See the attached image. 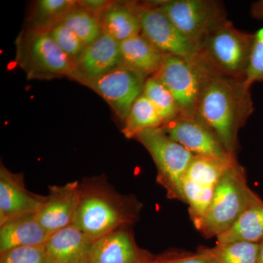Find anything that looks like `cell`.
Returning a JSON list of instances; mask_svg holds the SVG:
<instances>
[{
  "label": "cell",
  "mask_w": 263,
  "mask_h": 263,
  "mask_svg": "<svg viewBox=\"0 0 263 263\" xmlns=\"http://www.w3.org/2000/svg\"><path fill=\"white\" fill-rule=\"evenodd\" d=\"M253 110L250 88L246 86L245 81L211 70L204 82L194 118L206 126L227 152L234 156L238 132Z\"/></svg>",
  "instance_id": "obj_1"
},
{
  "label": "cell",
  "mask_w": 263,
  "mask_h": 263,
  "mask_svg": "<svg viewBox=\"0 0 263 263\" xmlns=\"http://www.w3.org/2000/svg\"><path fill=\"white\" fill-rule=\"evenodd\" d=\"M262 200L247 184L245 170L235 162L216 185L210 205L197 229L205 238L217 237L248 208Z\"/></svg>",
  "instance_id": "obj_2"
},
{
  "label": "cell",
  "mask_w": 263,
  "mask_h": 263,
  "mask_svg": "<svg viewBox=\"0 0 263 263\" xmlns=\"http://www.w3.org/2000/svg\"><path fill=\"white\" fill-rule=\"evenodd\" d=\"M16 61L28 79H73L76 63L53 41L48 31L27 29L16 40Z\"/></svg>",
  "instance_id": "obj_3"
},
{
  "label": "cell",
  "mask_w": 263,
  "mask_h": 263,
  "mask_svg": "<svg viewBox=\"0 0 263 263\" xmlns=\"http://www.w3.org/2000/svg\"><path fill=\"white\" fill-rule=\"evenodd\" d=\"M253 39L254 34L238 30L227 21L206 38L199 51L200 58L216 73L245 81Z\"/></svg>",
  "instance_id": "obj_4"
},
{
  "label": "cell",
  "mask_w": 263,
  "mask_h": 263,
  "mask_svg": "<svg viewBox=\"0 0 263 263\" xmlns=\"http://www.w3.org/2000/svg\"><path fill=\"white\" fill-rule=\"evenodd\" d=\"M131 220L120 198L101 187L80 185L73 223L93 241Z\"/></svg>",
  "instance_id": "obj_5"
},
{
  "label": "cell",
  "mask_w": 263,
  "mask_h": 263,
  "mask_svg": "<svg viewBox=\"0 0 263 263\" xmlns=\"http://www.w3.org/2000/svg\"><path fill=\"white\" fill-rule=\"evenodd\" d=\"M211 69L200 59L190 61L165 54L155 78L169 90L179 109L180 116L195 117L204 82Z\"/></svg>",
  "instance_id": "obj_6"
},
{
  "label": "cell",
  "mask_w": 263,
  "mask_h": 263,
  "mask_svg": "<svg viewBox=\"0 0 263 263\" xmlns=\"http://www.w3.org/2000/svg\"><path fill=\"white\" fill-rule=\"evenodd\" d=\"M136 138L152 155L158 170V180L170 196L182 200L183 176L195 155L167 136L162 127L141 132Z\"/></svg>",
  "instance_id": "obj_7"
},
{
  "label": "cell",
  "mask_w": 263,
  "mask_h": 263,
  "mask_svg": "<svg viewBox=\"0 0 263 263\" xmlns=\"http://www.w3.org/2000/svg\"><path fill=\"white\" fill-rule=\"evenodd\" d=\"M198 51L211 33L227 22L220 3L211 0H171L157 7Z\"/></svg>",
  "instance_id": "obj_8"
},
{
  "label": "cell",
  "mask_w": 263,
  "mask_h": 263,
  "mask_svg": "<svg viewBox=\"0 0 263 263\" xmlns=\"http://www.w3.org/2000/svg\"><path fill=\"white\" fill-rule=\"evenodd\" d=\"M205 156L195 155L181 184L182 200L190 206V216L197 228L205 216L216 185L232 164Z\"/></svg>",
  "instance_id": "obj_9"
},
{
  "label": "cell",
  "mask_w": 263,
  "mask_h": 263,
  "mask_svg": "<svg viewBox=\"0 0 263 263\" xmlns=\"http://www.w3.org/2000/svg\"><path fill=\"white\" fill-rule=\"evenodd\" d=\"M138 13L142 34L157 49L190 61L201 59L196 47L160 8L146 4L138 6Z\"/></svg>",
  "instance_id": "obj_10"
},
{
  "label": "cell",
  "mask_w": 263,
  "mask_h": 263,
  "mask_svg": "<svg viewBox=\"0 0 263 263\" xmlns=\"http://www.w3.org/2000/svg\"><path fill=\"white\" fill-rule=\"evenodd\" d=\"M146 79L122 65L82 84L94 90L125 120L133 104L143 95Z\"/></svg>",
  "instance_id": "obj_11"
},
{
  "label": "cell",
  "mask_w": 263,
  "mask_h": 263,
  "mask_svg": "<svg viewBox=\"0 0 263 263\" xmlns=\"http://www.w3.org/2000/svg\"><path fill=\"white\" fill-rule=\"evenodd\" d=\"M162 129L194 155L212 157L228 163L236 162L234 156L227 152L215 135L195 118L179 116Z\"/></svg>",
  "instance_id": "obj_12"
},
{
  "label": "cell",
  "mask_w": 263,
  "mask_h": 263,
  "mask_svg": "<svg viewBox=\"0 0 263 263\" xmlns=\"http://www.w3.org/2000/svg\"><path fill=\"white\" fill-rule=\"evenodd\" d=\"M46 197L34 195L26 189L20 174L0 167V226L26 214H35Z\"/></svg>",
  "instance_id": "obj_13"
},
{
  "label": "cell",
  "mask_w": 263,
  "mask_h": 263,
  "mask_svg": "<svg viewBox=\"0 0 263 263\" xmlns=\"http://www.w3.org/2000/svg\"><path fill=\"white\" fill-rule=\"evenodd\" d=\"M75 63L74 80L83 84L100 77L122 65L120 43L103 33L92 44L86 46Z\"/></svg>",
  "instance_id": "obj_14"
},
{
  "label": "cell",
  "mask_w": 263,
  "mask_h": 263,
  "mask_svg": "<svg viewBox=\"0 0 263 263\" xmlns=\"http://www.w3.org/2000/svg\"><path fill=\"white\" fill-rule=\"evenodd\" d=\"M79 193L80 185L76 181L50 187L49 194L36 213L38 221L50 235L73 223Z\"/></svg>",
  "instance_id": "obj_15"
},
{
  "label": "cell",
  "mask_w": 263,
  "mask_h": 263,
  "mask_svg": "<svg viewBox=\"0 0 263 263\" xmlns=\"http://www.w3.org/2000/svg\"><path fill=\"white\" fill-rule=\"evenodd\" d=\"M147 257L123 228L95 240L87 263H143Z\"/></svg>",
  "instance_id": "obj_16"
},
{
  "label": "cell",
  "mask_w": 263,
  "mask_h": 263,
  "mask_svg": "<svg viewBox=\"0 0 263 263\" xmlns=\"http://www.w3.org/2000/svg\"><path fill=\"white\" fill-rule=\"evenodd\" d=\"M93 241L74 224L51 233L45 247L53 263H87Z\"/></svg>",
  "instance_id": "obj_17"
},
{
  "label": "cell",
  "mask_w": 263,
  "mask_h": 263,
  "mask_svg": "<svg viewBox=\"0 0 263 263\" xmlns=\"http://www.w3.org/2000/svg\"><path fill=\"white\" fill-rule=\"evenodd\" d=\"M49 235L36 213L18 216L0 226V253L16 247L45 245Z\"/></svg>",
  "instance_id": "obj_18"
},
{
  "label": "cell",
  "mask_w": 263,
  "mask_h": 263,
  "mask_svg": "<svg viewBox=\"0 0 263 263\" xmlns=\"http://www.w3.org/2000/svg\"><path fill=\"white\" fill-rule=\"evenodd\" d=\"M120 50L122 65L146 78L155 75L165 56L142 34L121 42Z\"/></svg>",
  "instance_id": "obj_19"
},
{
  "label": "cell",
  "mask_w": 263,
  "mask_h": 263,
  "mask_svg": "<svg viewBox=\"0 0 263 263\" xmlns=\"http://www.w3.org/2000/svg\"><path fill=\"white\" fill-rule=\"evenodd\" d=\"M104 34L121 43L141 32L138 6L132 4L112 3L100 13Z\"/></svg>",
  "instance_id": "obj_20"
},
{
  "label": "cell",
  "mask_w": 263,
  "mask_h": 263,
  "mask_svg": "<svg viewBox=\"0 0 263 263\" xmlns=\"http://www.w3.org/2000/svg\"><path fill=\"white\" fill-rule=\"evenodd\" d=\"M219 243H260L263 240V200L248 208L229 229L216 237Z\"/></svg>",
  "instance_id": "obj_21"
},
{
  "label": "cell",
  "mask_w": 263,
  "mask_h": 263,
  "mask_svg": "<svg viewBox=\"0 0 263 263\" xmlns=\"http://www.w3.org/2000/svg\"><path fill=\"white\" fill-rule=\"evenodd\" d=\"M100 15L81 7L77 3L64 15L60 22L71 29L85 46H88L103 34Z\"/></svg>",
  "instance_id": "obj_22"
},
{
  "label": "cell",
  "mask_w": 263,
  "mask_h": 263,
  "mask_svg": "<svg viewBox=\"0 0 263 263\" xmlns=\"http://www.w3.org/2000/svg\"><path fill=\"white\" fill-rule=\"evenodd\" d=\"M163 126V121L157 109L142 95L132 106L123 133L128 138H136L141 132Z\"/></svg>",
  "instance_id": "obj_23"
},
{
  "label": "cell",
  "mask_w": 263,
  "mask_h": 263,
  "mask_svg": "<svg viewBox=\"0 0 263 263\" xmlns=\"http://www.w3.org/2000/svg\"><path fill=\"white\" fill-rule=\"evenodd\" d=\"M77 3L72 0H40L33 10L29 28L48 31Z\"/></svg>",
  "instance_id": "obj_24"
},
{
  "label": "cell",
  "mask_w": 263,
  "mask_h": 263,
  "mask_svg": "<svg viewBox=\"0 0 263 263\" xmlns=\"http://www.w3.org/2000/svg\"><path fill=\"white\" fill-rule=\"evenodd\" d=\"M259 248V243L235 241L205 249L215 263H257Z\"/></svg>",
  "instance_id": "obj_25"
},
{
  "label": "cell",
  "mask_w": 263,
  "mask_h": 263,
  "mask_svg": "<svg viewBox=\"0 0 263 263\" xmlns=\"http://www.w3.org/2000/svg\"><path fill=\"white\" fill-rule=\"evenodd\" d=\"M143 95L157 109L164 125L179 117V109L172 94L155 78L150 76L146 79Z\"/></svg>",
  "instance_id": "obj_26"
},
{
  "label": "cell",
  "mask_w": 263,
  "mask_h": 263,
  "mask_svg": "<svg viewBox=\"0 0 263 263\" xmlns=\"http://www.w3.org/2000/svg\"><path fill=\"white\" fill-rule=\"evenodd\" d=\"M48 32L58 47L74 62L82 54L86 47L75 33L62 22L55 24Z\"/></svg>",
  "instance_id": "obj_27"
},
{
  "label": "cell",
  "mask_w": 263,
  "mask_h": 263,
  "mask_svg": "<svg viewBox=\"0 0 263 263\" xmlns=\"http://www.w3.org/2000/svg\"><path fill=\"white\" fill-rule=\"evenodd\" d=\"M0 263H53L45 245L16 247L0 253Z\"/></svg>",
  "instance_id": "obj_28"
},
{
  "label": "cell",
  "mask_w": 263,
  "mask_h": 263,
  "mask_svg": "<svg viewBox=\"0 0 263 263\" xmlns=\"http://www.w3.org/2000/svg\"><path fill=\"white\" fill-rule=\"evenodd\" d=\"M263 81V27L254 34L253 43L245 84L251 88L254 82Z\"/></svg>",
  "instance_id": "obj_29"
},
{
  "label": "cell",
  "mask_w": 263,
  "mask_h": 263,
  "mask_svg": "<svg viewBox=\"0 0 263 263\" xmlns=\"http://www.w3.org/2000/svg\"><path fill=\"white\" fill-rule=\"evenodd\" d=\"M143 263H215L205 248L196 253L169 254L157 257H147Z\"/></svg>",
  "instance_id": "obj_30"
},
{
  "label": "cell",
  "mask_w": 263,
  "mask_h": 263,
  "mask_svg": "<svg viewBox=\"0 0 263 263\" xmlns=\"http://www.w3.org/2000/svg\"><path fill=\"white\" fill-rule=\"evenodd\" d=\"M111 2L107 0H82L78 1V5L81 7L94 12L95 13L100 14L105 8H108L112 4Z\"/></svg>",
  "instance_id": "obj_31"
},
{
  "label": "cell",
  "mask_w": 263,
  "mask_h": 263,
  "mask_svg": "<svg viewBox=\"0 0 263 263\" xmlns=\"http://www.w3.org/2000/svg\"><path fill=\"white\" fill-rule=\"evenodd\" d=\"M252 14L254 18L263 19V0L256 2L252 5Z\"/></svg>",
  "instance_id": "obj_32"
},
{
  "label": "cell",
  "mask_w": 263,
  "mask_h": 263,
  "mask_svg": "<svg viewBox=\"0 0 263 263\" xmlns=\"http://www.w3.org/2000/svg\"><path fill=\"white\" fill-rule=\"evenodd\" d=\"M259 243L258 257L257 263H263V240Z\"/></svg>",
  "instance_id": "obj_33"
}]
</instances>
